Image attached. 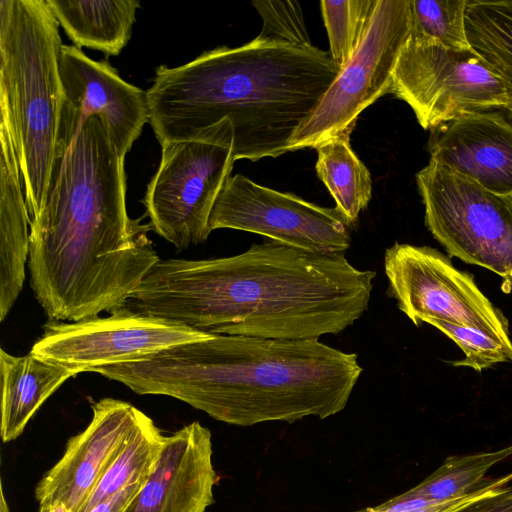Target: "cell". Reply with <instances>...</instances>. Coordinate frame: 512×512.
<instances>
[{
	"mask_svg": "<svg viewBox=\"0 0 512 512\" xmlns=\"http://www.w3.org/2000/svg\"><path fill=\"white\" fill-rule=\"evenodd\" d=\"M211 335L125 307L107 317L97 316L76 322L48 320L43 326L42 336L30 352L81 373L137 361Z\"/></svg>",
	"mask_w": 512,
	"mask_h": 512,
	"instance_id": "obj_12",
	"label": "cell"
},
{
	"mask_svg": "<svg viewBox=\"0 0 512 512\" xmlns=\"http://www.w3.org/2000/svg\"><path fill=\"white\" fill-rule=\"evenodd\" d=\"M141 410L114 398L92 405L88 426L71 437L61 459L35 488L39 505L61 502L79 512L105 469L118 453Z\"/></svg>",
	"mask_w": 512,
	"mask_h": 512,
	"instance_id": "obj_14",
	"label": "cell"
},
{
	"mask_svg": "<svg viewBox=\"0 0 512 512\" xmlns=\"http://www.w3.org/2000/svg\"><path fill=\"white\" fill-rule=\"evenodd\" d=\"M212 436L198 421L165 436L159 456L124 512H205L218 476Z\"/></svg>",
	"mask_w": 512,
	"mask_h": 512,
	"instance_id": "obj_15",
	"label": "cell"
},
{
	"mask_svg": "<svg viewBox=\"0 0 512 512\" xmlns=\"http://www.w3.org/2000/svg\"><path fill=\"white\" fill-rule=\"evenodd\" d=\"M59 72L64 93L60 123L79 128L98 116L116 152L125 158L148 122L146 93L126 82L107 61L62 45Z\"/></svg>",
	"mask_w": 512,
	"mask_h": 512,
	"instance_id": "obj_13",
	"label": "cell"
},
{
	"mask_svg": "<svg viewBox=\"0 0 512 512\" xmlns=\"http://www.w3.org/2000/svg\"><path fill=\"white\" fill-rule=\"evenodd\" d=\"M339 72L327 51L257 36L181 66H159L145 91L148 122L162 146L195 140L228 120L235 160L275 158L288 152Z\"/></svg>",
	"mask_w": 512,
	"mask_h": 512,
	"instance_id": "obj_4",
	"label": "cell"
},
{
	"mask_svg": "<svg viewBox=\"0 0 512 512\" xmlns=\"http://www.w3.org/2000/svg\"><path fill=\"white\" fill-rule=\"evenodd\" d=\"M425 224L451 256L496 273L512 289V194L489 191L436 161L416 174Z\"/></svg>",
	"mask_w": 512,
	"mask_h": 512,
	"instance_id": "obj_6",
	"label": "cell"
},
{
	"mask_svg": "<svg viewBox=\"0 0 512 512\" xmlns=\"http://www.w3.org/2000/svg\"><path fill=\"white\" fill-rule=\"evenodd\" d=\"M363 371L355 353L318 339L215 335L95 368L139 395L181 400L236 426L341 412Z\"/></svg>",
	"mask_w": 512,
	"mask_h": 512,
	"instance_id": "obj_3",
	"label": "cell"
},
{
	"mask_svg": "<svg viewBox=\"0 0 512 512\" xmlns=\"http://www.w3.org/2000/svg\"><path fill=\"white\" fill-rule=\"evenodd\" d=\"M222 228L320 254L344 253L351 244V225L336 208L265 187L242 174L226 180L212 208L209 229Z\"/></svg>",
	"mask_w": 512,
	"mask_h": 512,
	"instance_id": "obj_11",
	"label": "cell"
},
{
	"mask_svg": "<svg viewBox=\"0 0 512 512\" xmlns=\"http://www.w3.org/2000/svg\"><path fill=\"white\" fill-rule=\"evenodd\" d=\"M468 0H410L409 36L445 48H471L466 32Z\"/></svg>",
	"mask_w": 512,
	"mask_h": 512,
	"instance_id": "obj_24",
	"label": "cell"
},
{
	"mask_svg": "<svg viewBox=\"0 0 512 512\" xmlns=\"http://www.w3.org/2000/svg\"><path fill=\"white\" fill-rule=\"evenodd\" d=\"M161 148L160 164L143 199L149 225L179 250L202 244L211 233L214 203L236 161L233 127L222 123L208 140L170 142Z\"/></svg>",
	"mask_w": 512,
	"mask_h": 512,
	"instance_id": "obj_7",
	"label": "cell"
},
{
	"mask_svg": "<svg viewBox=\"0 0 512 512\" xmlns=\"http://www.w3.org/2000/svg\"><path fill=\"white\" fill-rule=\"evenodd\" d=\"M77 48L118 56L127 45L139 0H46Z\"/></svg>",
	"mask_w": 512,
	"mask_h": 512,
	"instance_id": "obj_19",
	"label": "cell"
},
{
	"mask_svg": "<svg viewBox=\"0 0 512 512\" xmlns=\"http://www.w3.org/2000/svg\"><path fill=\"white\" fill-rule=\"evenodd\" d=\"M144 481L129 485L113 497L92 508L89 512H124Z\"/></svg>",
	"mask_w": 512,
	"mask_h": 512,
	"instance_id": "obj_30",
	"label": "cell"
},
{
	"mask_svg": "<svg viewBox=\"0 0 512 512\" xmlns=\"http://www.w3.org/2000/svg\"><path fill=\"white\" fill-rule=\"evenodd\" d=\"M451 512H512V482L500 486Z\"/></svg>",
	"mask_w": 512,
	"mask_h": 512,
	"instance_id": "obj_29",
	"label": "cell"
},
{
	"mask_svg": "<svg viewBox=\"0 0 512 512\" xmlns=\"http://www.w3.org/2000/svg\"><path fill=\"white\" fill-rule=\"evenodd\" d=\"M38 512H72V510L61 502H54L39 505Z\"/></svg>",
	"mask_w": 512,
	"mask_h": 512,
	"instance_id": "obj_31",
	"label": "cell"
},
{
	"mask_svg": "<svg viewBox=\"0 0 512 512\" xmlns=\"http://www.w3.org/2000/svg\"><path fill=\"white\" fill-rule=\"evenodd\" d=\"M1 438H18L41 405L78 371L52 363L31 352L14 356L0 350Z\"/></svg>",
	"mask_w": 512,
	"mask_h": 512,
	"instance_id": "obj_18",
	"label": "cell"
},
{
	"mask_svg": "<svg viewBox=\"0 0 512 512\" xmlns=\"http://www.w3.org/2000/svg\"><path fill=\"white\" fill-rule=\"evenodd\" d=\"M510 456L512 444L498 450L449 456L434 472L406 492L439 502L463 498L486 485L491 479L485 477L486 473Z\"/></svg>",
	"mask_w": 512,
	"mask_h": 512,
	"instance_id": "obj_23",
	"label": "cell"
},
{
	"mask_svg": "<svg viewBox=\"0 0 512 512\" xmlns=\"http://www.w3.org/2000/svg\"><path fill=\"white\" fill-rule=\"evenodd\" d=\"M263 20L260 38L311 46L300 4L296 1H252Z\"/></svg>",
	"mask_w": 512,
	"mask_h": 512,
	"instance_id": "obj_27",
	"label": "cell"
},
{
	"mask_svg": "<svg viewBox=\"0 0 512 512\" xmlns=\"http://www.w3.org/2000/svg\"><path fill=\"white\" fill-rule=\"evenodd\" d=\"M350 135L329 138L315 147L316 172L335 200L336 210L351 226L372 196L371 175L351 149Z\"/></svg>",
	"mask_w": 512,
	"mask_h": 512,
	"instance_id": "obj_20",
	"label": "cell"
},
{
	"mask_svg": "<svg viewBox=\"0 0 512 512\" xmlns=\"http://www.w3.org/2000/svg\"><path fill=\"white\" fill-rule=\"evenodd\" d=\"M430 324L452 339L464 352L465 358L454 366L471 367L480 372L500 362H512V342H504L482 331L440 319H428Z\"/></svg>",
	"mask_w": 512,
	"mask_h": 512,
	"instance_id": "obj_26",
	"label": "cell"
},
{
	"mask_svg": "<svg viewBox=\"0 0 512 512\" xmlns=\"http://www.w3.org/2000/svg\"><path fill=\"white\" fill-rule=\"evenodd\" d=\"M384 270L390 295L416 326L440 319L511 342L504 315L437 249L395 243L385 251Z\"/></svg>",
	"mask_w": 512,
	"mask_h": 512,
	"instance_id": "obj_10",
	"label": "cell"
},
{
	"mask_svg": "<svg viewBox=\"0 0 512 512\" xmlns=\"http://www.w3.org/2000/svg\"><path fill=\"white\" fill-rule=\"evenodd\" d=\"M389 93L405 101L430 130L467 113L512 105L506 82L475 50L449 49L409 35Z\"/></svg>",
	"mask_w": 512,
	"mask_h": 512,
	"instance_id": "obj_8",
	"label": "cell"
},
{
	"mask_svg": "<svg viewBox=\"0 0 512 512\" xmlns=\"http://www.w3.org/2000/svg\"><path fill=\"white\" fill-rule=\"evenodd\" d=\"M465 22L471 48L512 92V0H468Z\"/></svg>",
	"mask_w": 512,
	"mask_h": 512,
	"instance_id": "obj_22",
	"label": "cell"
},
{
	"mask_svg": "<svg viewBox=\"0 0 512 512\" xmlns=\"http://www.w3.org/2000/svg\"><path fill=\"white\" fill-rule=\"evenodd\" d=\"M376 3L377 0H323L320 2L329 38V53L340 70L358 49Z\"/></svg>",
	"mask_w": 512,
	"mask_h": 512,
	"instance_id": "obj_25",
	"label": "cell"
},
{
	"mask_svg": "<svg viewBox=\"0 0 512 512\" xmlns=\"http://www.w3.org/2000/svg\"><path fill=\"white\" fill-rule=\"evenodd\" d=\"M124 159L98 116L58 132L43 205L29 218L30 286L49 320L125 308L160 260L151 226L128 215Z\"/></svg>",
	"mask_w": 512,
	"mask_h": 512,
	"instance_id": "obj_2",
	"label": "cell"
},
{
	"mask_svg": "<svg viewBox=\"0 0 512 512\" xmlns=\"http://www.w3.org/2000/svg\"><path fill=\"white\" fill-rule=\"evenodd\" d=\"M510 482H512V472L500 477L491 478L486 485L463 498L446 502L427 500L404 492L381 504L366 507L355 512H451Z\"/></svg>",
	"mask_w": 512,
	"mask_h": 512,
	"instance_id": "obj_28",
	"label": "cell"
},
{
	"mask_svg": "<svg viewBox=\"0 0 512 512\" xmlns=\"http://www.w3.org/2000/svg\"><path fill=\"white\" fill-rule=\"evenodd\" d=\"M164 439L154 421L140 411L126 440L79 512H89L129 485L144 481L159 456Z\"/></svg>",
	"mask_w": 512,
	"mask_h": 512,
	"instance_id": "obj_21",
	"label": "cell"
},
{
	"mask_svg": "<svg viewBox=\"0 0 512 512\" xmlns=\"http://www.w3.org/2000/svg\"><path fill=\"white\" fill-rule=\"evenodd\" d=\"M409 31L410 0H377L358 49L294 133L288 152L350 135L359 114L389 93Z\"/></svg>",
	"mask_w": 512,
	"mask_h": 512,
	"instance_id": "obj_9",
	"label": "cell"
},
{
	"mask_svg": "<svg viewBox=\"0 0 512 512\" xmlns=\"http://www.w3.org/2000/svg\"><path fill=\"white\" fill-rule=\"evenodd\" d=\"M430 160L483 188L512 194V121L503 113H467L431 130Z\"/></svg>",
	"mask_w": 512,
	"mask_h": 512,
	"instance_id": "obj_16",
	"label": "cell"
},
{
	"mask_svg": "<svg viewBox=\"0 0 512 512\" xmlns=\"http://www.w3.org/2000/svg\"><path fill=\"white\" fill-rule=\"evenodd\" d=\"M59 23L46 0L0 1V112L18 158L29 218L42 207L64 93Z\"/></svg>",
	"mask_w": 512,
	"mask_h": 512,
	"instance_id": "obj_5",
	"label": "cell"
},
{
	"mask_svg": "<svg viewBox=\"0 0 512 512\" xmlns=\"http://www.w3.org/2000/svg\"><path fill=\"white\" fill-rule=\"evenodd\" d=\"M374 278L344 253L269 240L229 257L160 259L126 308L215 335L319 339L363 316Z\"/></svg>",
	"mask_w": 512,
	"mask_h": 512,
	"instance_id": "obj_1",
	"label": "cell"
},
{
	"mask_svg": "<svg viewBox=\"0 0 512 512\" xmlns=\"http://www.w3.org/2000/svg\"><path fill=\"white\" fill-rule=\"evenodd\" d=\"M1 512H9V508L6 504L3 492L1 494Z\"/></svg>",
	"mask_w": 512,
	"mask_h": 512,
	"instance_id": "obj_32",
	"label": "cell"
},
{
	"mask_svg": "<svg viewBox=\"0 0 512 512\" xmlns=\"http://www.w3.org/2000/svg\"><path fill=\"white\" fill-rule=\"evenodd\" d=\"M0 320L17 300L29 259L30 226L24 184L10 131L0 122Z\"/></svg>",
	"mask_w": 512,
	"mask_h": 512,
	"instance_id": "obj_17",
	"label": "cell"
}]
</instances>
